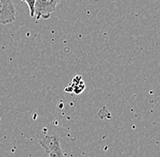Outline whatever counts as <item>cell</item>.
I'll use <instances>...</instances> for the list:
<instances>
[{
	"label": "cell",
	"mask_w": 160,
	"mask_h": 157,
	"mask_svg": "<svg viewBox=\"0 0 160 157\" xmlns=\"http://www.w3.org/2000/svg\"><path fill=\"white\" fill-rule=\"evenodd\" d=\"M60 0H36L34 6V16L36 21L47 20L57 10Z\"/></svg>",
	"instance_id": "obj_1"
},
{
	"label": "cell",
	"mask_w": 160,
	"mask_h": 157,
	"mask_svg": "<svg viewBox=\"0 0 160 157\" xmlns=\"http://www.w3.org/2000/svg\"><path fill=\"white\" fill-rule=\"evenodd\" d=\"M40 145L48 157H65L60 145L59 139L55 135H48L40 139Z\"/></svg>",
	"instance_id": "obj_2"
},
{
	"label": "cell",
	"mask_w": 160,
	"mask_h": 157,
	"mask_svg": "<svg viewBox=\"0 0 160 157\" xmlns=\"http://www.w3.org/2000/svg\"><path fill=\"white\" fill-rule=\"evenodd\" d=\"M16 20V8L12 0H0V25L12 24Z\"/></svg>",
	"instance_id": "obj_3"
},
{
	"label": "cell",
	"mask_w": 160,
	"mask_h": 157,
	"mask_svg": "<svg viewBox=\"0 0 160 157\" xmlns=\"http://www.w3.org/2000/svg\"><path fill=\"white\" fill-rule=\"evenodd\" d=\"M27 5H28V7L29 9V15L31 17H33L34 16V6H35V1L36 0H23Z\"/></svg>",
	"instance_id": "obj_4"
}]
</instances>
